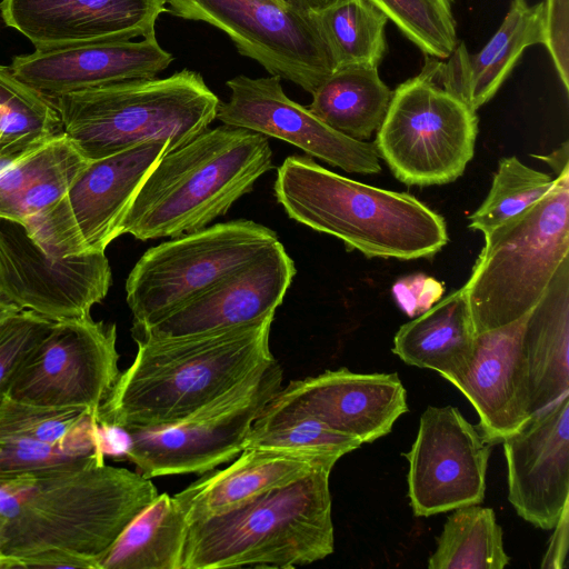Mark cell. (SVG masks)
Listing matches in <instances>:
<instances>
[{
  "label": "cell",
  "mask_w": 569,
  "mask_h": 569,
  "mask_svg": "<svg viewBox=\"0 0 569 569\" xmlns=\"http://www.w3.org/2000/svg\"><path fill=\"white\" fill-rule=\"evenodd\" d=\"M278 1H282V0H278ZM283 2V1H282ZM287 4V3H286Z\"/></svg>",
  "instance_id": "bcb514c9"
},
{
  "label": "cell",
  "mask_w": 569,
  "mask_h": 569,
  "mask_svg": "<svg viewBox=\"0 0 569 569\" xmlns=\"http://www.w3.org/2000/svg\"><path fill=\"white\" fill-rule=\"evenodd\" d=\"M361 445L358 439L333 430L315 418L303 417L283 420L263 429H251L244 449L254 447L299 449L340 459Z\"/></svg>",
  "instance_id": "d590c367"
},
{
  "label": "cell",
  "mask_w": 569,
  "mask_h": 569,
  "mask_svg": "<svg viewBox=\"0 0 569 569\" xmlns=\"http://www.w3.org/2000/svg\"><path fill=\"white\" fill-rule=\"evenodd\" d=\"M309 17L333 70L380 66L388 51V19L369 0H332Z\"/></svg>",
  "instance_id": "f546056e"
},
{
  "label": "cell",
  "mask_w": 569,
  "mask_h": 569,
  "mask_svg": "<svg viewBox=\"0 0 569 569\" xmlns=\"http://www.w3.org/2000/svg\"><path fill=\"white\" fill-rule=\"evenodd\" d=\"M543 44V1L511 0L498 30L477 53L457 44L447 61L426 56L422 70L477 111L498 92L525 50Z\"/></svg>",
  "instance_id": "603a6c76"
},
{
  "label": "cell",
  "mask_w": 569,
  "mask_h": 569,
  "mask_svg": "<svg viewBox=\"0 0 569 569\" xmlns=\"http://www.w3.org/2000/svg\"><path fill=\"white\" fill-rule=\"evenodd\" d=\"M391 293L399 308L413 318L443 297L445 286L425 273H413L398 279L391 287Z\"/></svg>",
  "instance_id": "ab89813d"
},
{
  "label": "cell",
  "mask_w": 569,
  "mask_h": 569,
  "mask_svg": "<svg viewBox=\"0 0 569 569\" xmlns=\"http://www.w3.org/2000/svg\"><path fill=\"white\" fill-rule=\"evenodd\" d=\"M568 156V141H565L560 148L556 149L551 154H535L536 158L546 161L552 168L556 176L560 174L563 170L569 169Z\"/></svg>",
  "instance_id": "b9f144b4"
},
{
  "label": "cell",
  "mask_w": 569,
  "mask_h": 569,
  "mask_svg": "<svg viewBox=\"0 0 569 569\" xmlns=\"http://www.w3.org/2000/svg\"><path fill=\"white\" fill-rule=\"evenodd\" d=\"M174 57L156 34L140 40L102 42L38 51L12 59V73L49 96L133 79L154 78Z\"/></svg>",
  "instance_id": "7402d4cb"
},
{
  "label": "cell",
  "mask_w": 569,
  "mask_h": 569,
  "mask_svg": "<svg viewBox=\"0 0 569 569\" xmlns=\"http://www.w3.org/2000/svg\"><path fill=\"white\" fill-rule=\"evenodd\" d=\"M279 76L251 78L238 74L227 80L229 100L220 102L222 124L243 128L286 141L307 156L353 173H379L381 166L373 142L336 131L307 107L291 100Z\"/></svg>",
  "instance_id": "e0dca14e"
},
{
  "label": "cell",
  "mask_w": 569,
  "mask_h": 569,
  "mask_svg": "<svg viewBox=\"0 0 569 569\" xmlns=\"http://www.w3.org/2000/svg\"><path fill=\"white\" fill-rule=\"evenodd\" d=\"M118 361L114 323L90 315L54 321L17 370L7 397L96 413L120 375Z\"/></svg>",
  "instance_id": "4fadbf2b"
},
{
  "label": "cell",
  "mask_w": 569,
  "mask_h": 569,
  "mask_svg": "<svg viewBox=\"0 0 569 569\" xmlns=\"http://www.w3.org/2000/svg\"><path fill=\"white\" fill-rule=\"evenodd\" d=\"M273 190L291 219L369 258H429L449 240L443 217L412 194L349 179L310 157L286 158Z\"/></svg>",
  "instance_id": "277c9868"
},
{
  "label": "cell",
  "mask_w": 569,
  "mask_h": 569,
  "mask_svg": "<svg viewBox=\"0 0 569 569\" xmlns=\"http://www.w3.org/2000/svg\"><path fill=\"white\" fill-rule=\"evenodd\" d=\"M297 270L280 241L212 287L146 327H131L133 340H163L259 321L282 303Z\"/></svg>",
  "instance_id": "ac0fdd59"
},
{
  "label": "cell",
  "mask_w": 569,
  "mask_h": 569,
  "mask_svg": "<svg viewBox=\"0 0 569 569\" xmlns=\"http://www.w3.org/2000/svg\"><path fill=\"white\" fill-rule=\"evenodd\" d=\"M32 311H17L0 323V407L17 370L52 323Z\"/></svg>",
  "instance_id": "74e56055"
},
{
  "label": "cell",
  "mask_w": 569,
  "mask_h": 569,
  "mask_svg": "<svg viewBox=\"0 0 569 569\" xmlns=\"http://www.w3.org/2000/svg\"><path fill=\"white\" fill-rule=\"evenodd\" d=\"M490 447L452 406L423 411L408 460L415 516L430 517L483 501Z\"/></svg>",
  "instance_id": "2e32d148"
},
{
  "label": "cell",
  "mask_w": 569,
  "mask_h": 569,
  "mask_svg": "<svg viewBox=\"0 0 569 569\" xmlns=\"http://www.w3.org/2000/svg\"><path fill=\"white\" fill-rule=\"evenodd\" d=\"M0 162L4 163L63 133L60 116L47 94L0 64Z\"/></svg>",
  "instance_id": "1f68e13d"
},
{
  "label": "cell",
  "mask_w": 569,
  "mask_h": 569,
  "mask_svg": "<svg viewBox=\"0 0 569 569\" xmlns=\"http://www.w3.org/2000/svg\"><path fill=\"white\" fill-rule=\"evenodd\" d=\"M274 315L212 332L137 341L94 420L129 429L177 422L220 398L276 359L269 347Z\"/></svg>",
  "instance_id": "7a4b0ae2"
},
{
  "label": "cell",
  "mask_w": 569,
  "mask_h": 569,
  "mask_svg": "<svg viewBox=\"0 0 569 569\" xmlns=\"http://www.w3.org/2000/svg\"><path fill=\"white\" fill-rule=\"evenodd\" d=\"M338 460L308 450L249 448L227 468L206 473L173 498L190 523L223 513L316 469L333 468Z\"/></svg>",
  "instance_id": "cb8c5ba5"
},
{
  "label": "cell",
  "mask_w": 569,
  "mask_h": 569,
  "mask_svg": "<svg viewBox=\"0 0 569 569\" xmlns=\"http://www.w3.org/2000/svg\"><path fill=\"white\" fill-rule=\"evenodd\" d=\"M508 500L537 528L552 529L569 505V392L502 441Z\"/></svg>",
  "instance_id": "d6986e66"
},
{
  "label": "cell",
  "mask_w": 569,
  "mask_h": 569,
  "mask_svg": "<svg viewBox=\"0 0 569 569\" xmlns=\"http://www.w3.org/2000/svg\"><path fill=\"white\" fill-rule=\"evenodd\" d=\"M553 533L549 546L542 557L541 568L559 569L565 568L569 542V505L561 512L559 520L552 528Z\"/></svg>",
  "instance_id": "60d3db41"
},
{
  "label": "cell",
  "mask_w": 569,
  "mask_h": 569,
  "mask_svg": "<svg viewBox=\"0 0 569 569\" xmlns=\"http://www.w3.org/2000/svg\"><path fill=\"white\" fill-rule=\"evenodd\" d=\"M17 311H19L17 308L0 302V323Z\"/></svg>",
  "instance_id": "ee69618b"
},
{
  "label": "cell",
  "mask_w": 569,
  "mask_h": 569,
  "mask_svg": "<svg viewBox=\"0 0 569 569\" xmlns=\"http://www.w3.org/2000/svg\"><path fill=\"white\" fill-rule=\"evenodd\" d=\"M1 137H2V128H1V123H0V141H1Z\"/></svg>",
  "instance_id": "f6af8a7d"
},
{
  "label": "cell",
  "mask_w": 569,
  "mask_h": 569,
  "mask_svg": "<svg viewBox=\"0 0 569 569\" xmlns=\"http://www.w3.org/2000/svg\"><path fill=\"white\" fill-rule=\"evenodd\" d=\"M316 469L218 516L188 523L181 569H291L333 552L329 476Z\"/></svg>",
  "instance_id": "5b68a950"
},
{
  "label": "cell",
  "mask_w": 569,
  "mask_h": 569,
  "mask_svg": "<svg viewBox=\"0 0 569 569\" xmlns=\"http://www.w3.org/2000/svg\"><path fill=\"white\" fill-rule=\"evenodd\" d=\"M272 168L266 136L227 124L208 128L158 160L122 221L121 236L144 241L201 230Z\"/></svg>",
  "instance_id": "3957f363"
},
{
  "label": "cell",
  "mask_w": 569,
  "mask_h": 569,
  "mask_svg": "<svg viewBox=\"0 0 569 569\" xmlns=\"http://www.w3.org/2000/svg\"><path fill=\"white\" fill-rule=\"evenodd\" d=\"M529 312L507 326L478 333L470 363L450 382L473 406L479 432L491 446L515 433L532 416L522 348Z\"/></svg>",
  "instance_id": "44dd1931"
},
{
  "label": "cell",
  "mask_w": 569,
  "mask_h": 569,
  "mask_svg": "<svg viewBox=\"0 0 569 569\" xmlns=\"http://www.w3.org/2000/svg\"><path fill=\"white\" fill-rule=\"evenodd\" d=\"M277 360L188 417L154 429H129L126 458L146 478L206 473L240 455L252 426L281 389Z\"/></svg>",
  "instance_id": "30bf717a"
},
{
  "label": "cell",
  "mask_w": 569,
  "mask_h": 569,
  "mask_svg": "<svg viewBox=\"0 0 569 569\" xmlns=\"http://www.w3.org/2000/svg\"><path fill=\"white\" fill-rule=\"evenodd\" d=\"M158 495L149 478L100 455L0 480V569H99Z\"/></svg>",
  "instance_id": "6da1fadb"
},
{
  "label": "cell",
  "mask_w": 569,
  "mask_h": 569,
  "mask_svg": "<svg viewBox=\"0 0 569 569\" xmlns=\"http://www.w3.org/2000/svg\"><path fill=\"white\" fill-rule=\"evenodd\" d=\"M569 258V169L549 191L485 236L463 286L477 333L507 326L542 298Z\"/></svg>",
  "instance_id": "52a82bcc"
},
{
  "label": "cell",
  "mask_w": 569,
  "mask_h": 569,
  "mask_svg": "<svg viewBox=\"0 0 569 569\" xmlns=\"http://www.w3.org/2000/svg\"><path fill=\"white\" fill-rule=\"evenodd\" d=\"M553 182L555 177L523 164L517 157L501 158L491 188L483 202L469 216L468 227L487 236L538 201Z\"/></svg>",
  "instance_id": "d6a6232c"
},
{
  "label": "cell",
  "mask_w": 569,
  "mask_h": 569,
  "mask_svg": "<svg viewBox=\"0 0 569 569\" xmlns=\"http://www.w3.org/2000/svg\"><path fill=\"white\" fill-rule=\"evenodd\" d=\"M277 241L272 229L240 219L216 223L148 249L126 281L132 327L157 322Z\"/></svg>",
  "instance_id": "ba28073f"
},
{
  "label": "cell",
  "mask_w": 569,
  "mask_h": 569,
  "mask_svg": "<svg viewBox=\"0 0 569 569\" xmlns=\"http://www.w3.org/2000/svg\"><path fill=\"white\" fill-rule=\"evenodd\" d=\"M478 117L421 69L392 91L373 142L393 176L408 186L455 181L473 158Z\"/></svg>",
  "instance_id": "9c48e42d"
},
{
  "label": "cell",
  "mask_w": 569,
  "mask_h": 569,
  "mask_svg": "<svg viewBox=\"0 0 569 569\" xmlns=\"http://www.w3.org/2000/svg\"><path fill=\"white\" fill-rule=\"evenodd\" d=\"M477 335L462 287L402 325L392 352L407 365L435 370L451 382L470 363Z\"/></svg>",
  "instance_id": "484cf974"
},
{
  "label": "cell",
  "mask_w": 569,
  "mask_h": 569,
  "mask_svg": "<svg viewBox=\"0 0 569 569\" xmlns=\"http://www.w3.org/2000/svg\"><path fill=\"white\" fill-rule=\"evenodd\" d=\"M311 96L307 108L316 117L336 131L365 141L382 123L392 90L378 68L347 67L333 70Z\"/></svg>",
  "instance_id": "83f0119b"
},
{
  "label": "cell",
  "mask_w": 569,
  "mask_h": 569,
  "mask_svg": "<svg viewBox=\"0 0 569 569\" xmlns=\"http://www.w3.org/2000/svg\"><path fill=\"white\" fill-rule=\"evenodd\" d=\"M522 348L533 415L569 392V258L529 312Z\"/></svg>",
  "instance_id": "d4e9b609"
},
{
  "label": "cell",
  "mask_w": 569,
  "mask_h": 569,
  "mask_svg": "<svg viewBox=\"0 0 569 569\" xmlns=\"http://www.w3.org/2000/svg\"><path fill=\"white\" fill-rule=\"evenodd\" d=\"M287 3L291 9L309 16V12L316 9L321 8L332 0H282Z\"/></svg>",
  "instance_id": "7bdbcfd3"
},
{
  "label": "cell",
  "mask_w": 569,
  "mask_h": 569,
  "mask_svg": "<svg viewBox=\"0 0 569 569\" xmlns=\"http://www.w3.org/2000/svg\"><path fill=\"white\" fill-rule=\"evenodd\" d=\"M187 528L173 496L158 495L123 529L99 569H181Z\"/></svg>",
  "instance_id": "f1b7e54d"
},
{
  "label": "cell",
  "mask_w": 569,
  "mask_h": 569,
  "mask_svg": "<svg viewBox=\"0 0 569 569\" xmlns=\"http://www.w3.org/2000/svg\"><path fill=\"white\" fill-rule=\"evenodd\" d=\"M104 252L50 256L19 221L0 218V302L51 321L90 315L111 286Z\"/></svg>",
  "instance_id": "5bb4252c"
},
{
  "label": "cell",
  "mask_w": 569,
  "mask_h": 569,
  "mask_svg": "<svg viewBox=\"0 0 569 569\" xmlns=\"http://www.w3.org/2000/svg\"><path fill=\"white\" fill-rule=\"evenodd\" d=\"M88 162L61 133L2 163L0 218L24 224L58 201Z\"/></svg>",
  "instance_id": "4316f807"
},
{
  "label": "cell",
  "mask_w": 569,
  "mask_h": 569,
  "mask_svg": "<svg viewBox=\"0 0 569 569\" xmlns=\"http://www.w3.org/2000/svg\"><path fill=\"white\" fill-rule=\"evenodd\" d=\"M94 412L87 408H50L4 399L0 439L62 445L96 432Z\"/></svg>",
  "instance_id": "836d02e7"
},
{
  "label": "cell",
  "mask_w": 569,
  "mask_h": 569,
  "mask_svg": "<svg viewBox=\"0 0 569 569\" xmlns=\"http://www.w3.org/2000/svg\"><path fill=\"white\" fill-rule=\"evenodd\" d=\"M171 16L223 31L239 54L310 94L333 71L309 16L278 0H164Z\"/></svg>",
  "instance_id": "7c38bea8"
},
{
  "label": "cell",
  "mask_w": 569,
  "mask_h": 569,
  "mask_svg": "<svg viewBox=\"0 0 569 569\" xmlns=\"http://www.w3.org/2000/svg\"><path fill=\"white\" fill-rule=\"evenodd\" d=\"M169 151L170 142L158 140L89 160L68 191L26 228L53 257L104 252L121 236L122 221L149 172Z\"/></svg>",
  "instance_id": "8fae6325"
},
{
  "label": "cell",
  "mask_w": 569,
  "mask_h": 569,
  "mask_svg": "<svg viewBox=\"0 0 569 569\" xmlns=\"http://www.w3.org/2000/svg\"><path fill=\"white\" fill-rule=\"evenodd\" d=\"M428 57L446 60L459 43L456 0H369Z\"/></svg>",
  "instance_id": "e575fe53"
},
{
  "label": "cell",
  "mask_w": 569,
  "mask_h": 569,
  "mask_svg": "<svg viewBox=\"0 0 569 569\" xmlns=\"http://www.w3.org/2000/svg\"><path fill=\"white\" fill-rule=\"evenodd\" d=\"M493 509L469 505L447 518L429 569H502L509 563Z\"/></svg>",
  "instance_id": "4dcf8cb0"
},
{
  "label": "cell",
  "mask_w": 569,
  "mask_h": 569,
  "mask_svg": "<svg viewBox=\"0 0 569 569\" xmlns=\"http://www.w3.org/2000/svg\"><path fill=\"white\" fill-rule=\"evenodd\" d=\"M50 98L63 133L87 160L158 140L177 149L209 128L221 102L202 74L187 68Z\"/></svg>",
  "instance_id": "8992f818"
},
{
  "label": "cell",
  "mask_w": 569,
  "mask_h": 569,
  "mask_svg": "<svg viewBox=\"0 0 569 569\" xmlns=\"http://www.w3.org/2000/svg\"><path fill=\"white\" fill-rule=\"evenodd\" d=\"M546 46L566 92L569 91V0L543 1Z\"/></svg>",
  "instance_id": "f35d334b"
},
{
  "label": "cell",
  "mask_w": 569,
  "mask_h": 569,
  "mask_svg": "<svg viewBox=\"0 0 569 569\" xmlns=\"http://www.w3.org/2000/svg\"><path fill=\"white\" fill-rule=\"evenodd\" d=\"M93 455L102 456L98 448L97 432L62 445L0 439V480Z\"/></svg>",
  "instance_id": "8d00e7d4"
},
{
  "label": "cell",
  "mask_w": 569,
  "mask_h": 569,
  "mask_svg": "<svg viewBox=\"0 0 569 569\" xmlns=\"http://www.w3.org/2000/svg\"><path fill=\"white\" fill-rule=\"evenodd\" d=\"M408 410L407 392L397 373H357L340 368L280 389L252 430L309 417L363 445L388 435Z\"/></svg>",
  "instance_id": "9a60e30c"
},
{
  "label": "cell",
  "mask_w": 569,
  "mask_h": 569,
  "mask_svg": "<svg viewBox=\"0 0 569 569\" xmlns=\"http://www.w3.org/2000/svg\"><path fill=\"white\" fill-rule=\"evenodd\" d=\"M164 0H1L6 26L38 51L156 34Z\"/></svg>",
  "instance_id": "ffe728a7"
}]
</instances>
